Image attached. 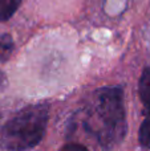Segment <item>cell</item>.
Returning a JSON list of instances; mask_svg holds the SVG:
<instances>
[{"label":"cell","instance_id":"cell-1","mask_svg":"<svg viewBox=\"0 0 150 151\" xmlns=\"http://www.w3.org/2000/svg\"><path fill=\"white\" fill-rule=\"evenodd\" d=\"M80 121L101 146L110 149L122 142L128 130L122 89L110 86L92 93L80 113Z\"/></svg>","mask_w":150,"mask_h":151},{"label":"cell","instance_id":"cell-2","mask_svg":"<svg viewBox=\"0 0 150 151\" xmlns=\"http://www.w3.org/2000/svg\"><path fill=\"white\" fill-rule=\"evenodd\" d=\"M49 107L45 104L31 105L20 110L1 127L0 145L9 151H24L37 146L45 135Z\"/></svg>","mask_w":150,"mask_h":151},{"label":"cell","instance_id":"cell-3","mask_svg":"<svg viewBox=\"0 0 150 151\" xmlns=\"http://www.w3.org/2000/svg\"><path fill=\"white\" fill-rule=\"evenodd\" d=\"M138 93L144 105V113L145 119L141 123V130L150 135V68H145L141 74L140 82H138Z\"/></svg>","mask_w":150,"mask_h":151},{"label":"cell","instance_id":"cell-4","mask_svg":"<svg viewBox=\"0 0 150 151\" xmlns=\"http://www.w3.org/2000/svg\"><path fill=\"white\" fill-rule=\"evenodd\" d=\"M21 0H0V21H5L17 11Z\"/></svg>","mask_w":150,"mask_h":151},{"label":"cell","instance_id":"cell-5","mask_svg":"<svg viewBox=\"0 0 150 151\" xmlns=\"http://www.w3.org/2000/svg\"><path fill=\"white\" fill-rule=\"evenodd\" d=\"M13 40L9 35L0 33V63H4L11 57L13 52Z\"/></svg>","mask_w":150,"mask_h":151},{"label":"cell","instance_id":"cell-6","mask_svg":"<svg viewBox=\"0 0 150 151\" xmlns=\"http://www.w3.org/2000/svg\"><path fill=\"white\" fill-rule=\"evenodd\" d=\"M60 151H88V149L85 146L80 143H68L63 147Z\"/></svg>","mask_w":150,"mask_h":151},{"label":"cell","instance_id":"cell-7","mask_svg":"<svg viewBox=\"0 0 150 151\" xmlns=\"http://www.w3.org/2000/svg\"><path fill=\"white\" fill-rule=\"evenodd\" d=\"M4 82H5V78H4V76H3L1 72H0V88L4 85Z\"/></svg>","mask_w":150,"mask_h":151},{"label":"cell","instance_id":"cell-8","mask_svg":"<svg viewBox=\"0 0 150 151\" xmlns=\"http://www.w3.org/2000/svg\"><path fill=\"white\" fill-rule=\"evenodd\" d=\"M1 122H3V114H1V111H0V127H1Z\"/></svg>","mask_w":150,"mask_h":151}]
</instances>
